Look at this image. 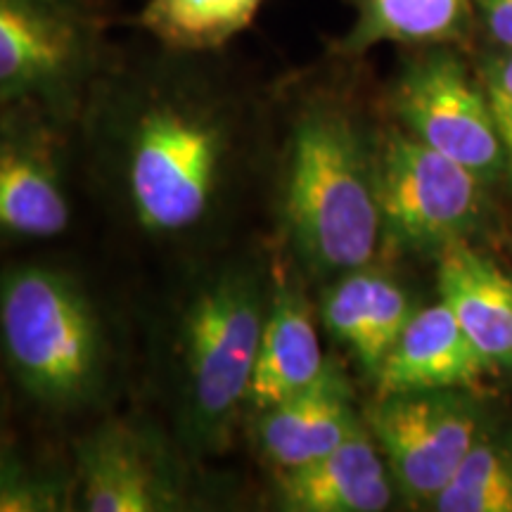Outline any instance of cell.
I'll use <instances>...</instances> for the list:
<instances>
[{
  "label": "cell",
  "mask_w": 512,
  "mask_h": 512,
  "mask_svg": "<svg viewBox=\"0 0 512 512\" xmlns=\"http://www.w3.org/2000/svg\"><path fill=\"white\" fill-rule=\"evenodd\" d=\"M74 484L0 456V512H57L74 501Z\"/></svg>",
  "instance_id": "20"
},
{
  "label": "cell",
  "mask_w": 512,
  "mask_h": 512,
  "mask_svg": "<svg viewBox=\"0 0 512 512\" xmlns=\"http://www.w3.org/2000/svg\"><path fill=\"white\" fill-rule=\"evenodd\" d=\"M479 81L489 100L498 138H501L505 174L512 178V50H496L479 62Z\"/></svg>",
  "instance_id": "21"
},
{
  "label": "cell",
  "mask_w": 512,
  "mask_h": 512,
  "mask_svg": "<svg viewBox=\"0 0 512 512\" xmlns=\"http://www.w3.org/2000/svg\"><path fill=\"white\" fill-rule=\"evenodd\" d=\"M486 358L467 339L441 302L413 313L375 375L377 396L439 389H470L491 373Z\"/></svg>",
  "instance_id": "12"
},
{
  "label": "cell",
  "mask_w": 512,
  "mask_h": 512,
  "mask_svg": "<svg viewBox=\"0 0 512 512\" xmlns=\"http://www.w3.org/2000/svg\"><path fill=\"white\" fill-rule=\"evenodd\" d=\"M361 425L344 370L328 361L313 384L256 413L254 441L275 472L313 463Z\"/></svg>",
  "instance_id": "10"
},
{
  "label": "cell",
  "mask_w": 512,
  "mask_h": 512,
  "mask_svg": "<svg viewBox=\"0 0 512 512\" xmlns=\"http://www.w3.org/2000/svg\"><path fill=\"white\" fill-rule=\"evenodd\" d=\"M475 8L496 46L512 50V0H475Z\"/></svg>",
  "instance_id": "22"
},
{
  "label": "cell",
  "mask_w": 512,
  "mask_h": 512,
  "mask_svg": "<svg viewBox=\"0 0 512 512\" xmlns=\"http://www.w3.org/2000/svg\"><path fill=\"white\" fill-rule=\"evenodd\" d=\"M285 221L306 264L325 273L370 266L382 240L375 157L335 105H311L292 131Z\"/></svg>",
  "instance_id": "2"
},
{
  "label": "cell",
  "mask_w": 512,
  "mask_h": 512,
  "mask_svg": "<svg viewBox=\"0 0 512 512\" xmlns=\"http://www.w3.org/2000/svg\"><path fill=\"white\" fill-rule=\"evenodd\" d=\"M38 136H0V238L50 240L69 226L55 159Z\"/></svg>",
  "instance_id": "16"
},
{
  "label": "cell",
  "mask_w": 512,
  "mask_h": 512,
  "mask_svg": "<svg viewBox=\"0 0 512 512\" xmlns=\"http://www.w3.org/2000/svg\"><path fill=\"white\" fill-rule=\"evenodd\" d=\"M100 69L83 0H0V105L67 110Z\"/></svg>",
  "instance_id": "5"
},
{
  "label": "cell",
  "mask_w": 512,
  "mask_h": 512,
  "mask_svg": "<svg viewBox=\"0 0 512 512\" xmlns=\"http://www.w3.org/2000/svg\"><path fill=\"white\" fill-rule=\"evenodd\" d=\"M437 256L439 299L486 363L512 373V278L465 240Z\"/></svg>",
  "instance_id": "13"
},
{
  "label": "cell",
  "mask_w": 512,
  "mask_h": 512,
  "mask_svg": "<svg viewBox=\"0 0 512 512\" xmlns=\"http://www.w3.org/2000/svg\"><path fill=\"white\" fill-rule=\"evenodd\" d=\"M470 0H356V19L339 41L342 55H363L382 43L448 46L463 38Z\"/></svg>",
  "instance_id": "17"
},
{
  "label": "cell",
  "mask_w": 512,
  "mask_h": 512,
  "mask_svg": "<svg viewBox=\"0 0 512 512\" xmlns=\"http://www.w3.org/2000/svg\"><path fill=\"white\" fill-rule=\"evenodd\" d=\"M264 0H147L140 24L176 55L221 50L245 31Z\"/></svg>",
  "instance_id": "18"
},
{
  "label": "cell",
  "mask_w": 512,
  "mask_h": 512,
  "mask_svg": "<svg viewBox=\"0 0 512 512\" xmlns=\"http://www.w3.org/2000/svg\"><path fill=\"white\" fill-rule=\"evenodd\" d=\"M328 358L320 349L311 306L304 292L283 285L271 294L247 406L254 413L290 399L320 377Z\"/></svg>",
  "instance_id": "15"
},
{
  "label": "cell",
  "mask_w": 512,
  "mask_h": 512,
  "mask_svg": "<svg viewBox=\"0 0 512 512\" xmlns=\"http://www.w3.org/2000/svg\"><path fill=\"white\" fill-rule=\"evenodd\" d=\"M0 349L19 387L50 408L93 399L105 375L98 311L72 275L50 266L0 275Z\"/></svg>",
  "instance_id": "3"
},
{
  "label": "cell",
  "mask_w": 512,
  "mask_h": 512,
  "mask_svg": "<svg viewBox=\"0 0 512 512\" xmlns=\"http://www.w3.org/2000/svg\"><path fill=\"white\" fill-rule=\"evenodd\" d=\"M413 313L408 292L392 275L368 266L342 273L320 306L325 330L373 377Z\"/></svg>",
  "instance_id": "14"
},
{
  "label": "cell",
  "mask_w": 512,
  "mask_h": 512,
  "mask_svg": "<svg viewBox=\"0 0 512 512\" xmlns=\"http://www.w3.org/2000/svg\"><path fill=\"white\" fill-rule=\"evenodd\" d=\"M83 3H91V0H83Z\"/></svg>",
  "instance_id": "23"
},
{
  "label": "cell",
  "mask_w": 512,
  "mask_h": 512,
  "mask_svg": "<svg viewBox=\"0 0 512 512\" xmlns=\"http://www.w3.org/2000/svg\"><path fill=\"white\" fill-rule=\"evenodd\" d=\"M439 512H512V456L484 437L430 503Z\"/></svg>",
  "instance_id": "19"
},
{
  "label": "cell",
  "mask_w": 512,
  "mask_h": 512,
  "mask_svg": "<svg viewBox=\"0 0 512 512\" xmlns=\"http://www.w3.org/2000/svg\"><path fill=\"white\" fill-rule=\"evenodd\" d=\"M268 302L259 268L230 266L207 280L185 309V418L200 448L226 444L247 406Z\"/></svg>",
  "instance_id": "4"
},
{
  "label": "cell",
  "mask_w": 512,
  "mask_h": 512,
  "mask_svg": "<svg viewBox=\"0 0 512 512\" xmlns=\"http://www.w3.org/2000/svg\"><path fill=\"white\" fill-rule=\"evenodd\" d=\"M375 178L382 233L399 247L439 254L465 240L482 216V178L401 126L382 138Z\"/></svg>",
  "instance_id": "6"
},
{
  "label": "cell",
  "mask_w": 512,
  "mask_h": 512,
  "mask_svg": "<svg viewBox=\"0 0 512 512\" xmlns=\"http://www.w3.org/2000/svg\"><path fill=\"white\" fill-rule=\"evenodd\" d=\"M74 501L88 512L181 508V489L164 448L126 422H105L76 448Z\"/></svg>",
  "instance_id": "9"
},
{
  "label": "cell",
  "mask_w": 512,
  "mask_h": 512,
  "mask_svg": "<svg viewBox=\"0 0 512 512\" xmlns=\"http://www.w3.org/2000/svg\"><path fill=\"white\" fill-rule=\"evenodd\" d=\"M392 112L403 131L484 183L505 174L482 81L446 46H427L403 64L392 86Z\"/></svg>",
  "instance_id": "7"
},
{
  "label": "cell",
  "mask_w": 512,
  "mask_h": 512,
  "mask_svg": "<svg viewBox=\"0 0 512 512\" xmlns=\"http://www.w3.org/2000/svg\"><path fill=\"white\" fill-rule=\"evenodd\" d=\"M366 425L396 489L413 503H432L482 437L479 413L463 389L377 396Z\"/></svg>",
  "instance_id": "8"
},
{
  "label": "cell",
  "mask_w": 512,
  "mask_h": 512,
  "mask_svg": "<svg viewBox=\"0 0 512 512\" xmlns=\"http://www.w3.org/2000/svg\"><path fill=\"white\" fill-rule=\"evenodd\" d=\"M126 131V190L145 230L178 235L209 214L228 157L219 102L188 76L140 79Z\"/></svg>",
  "instance_id": "1"
},
{
  "label": "cell",
  "mask_w": 512,
  "mask_h": 512,
  "mask_svg": "<svg viewBox=\"0 0 512 512\" xmlns=\"http://www.w3.org/2000/svg\"><path fill=\"white\" fill-rule=\"evenodd\" d=\"M280 508L292 512H380L394 479L366 422L313 463L275 472Z\"/></svg>",
  "instance_id": "11"
}]
</instances>
